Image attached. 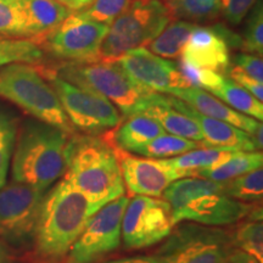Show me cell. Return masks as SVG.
Instances as JSON below:
<instances>
[{
    "instance_id": "cell-1",
    "label": "cell",
    "mask_w": 263,
    "mask_h": 263,
    "mask_svg": "<svg viewBox=\"0 0 263 263\" xmlns=\"http://www.w3.org/2000/svg\"><path fill=\"white\" fill-rule=\"evenodd\" d=\"M62 178L87 197L97 211L124 195L116 147L108 136H71Z\"/></svg>"
},
{
    "instance_id": "cell-2",
    "label": "cell",
    "mask_w": 263,
    "mask_h": 263,
    "mask_svg": "<svg viewBox=\"0 0 263 263\" xmlns=\"http://www.w3.org/2000/svg\"><path fill=\"white\" fill-rule=\"evenodd\" d=\"M97 210L61 178L43 199L33 250L43 263L62 262Z\"/></svg>"
},
{
    "instance_id": "cell-3",
    "label": "cell",
    "mask_w": 263,
    "mask_h": 263,
    "mask_svg": "<svg viewBox=\"0 0 263 263\" xmlns=\"http://www.w3.org/2000/svg\"><path fill=\"white\" fill-rule=\"evenodd\" d=\"M71 134L34 118L20 124L12 153L11 174L16 183L47 192L66 171V149Z\"/></svg>"
},
{
    "instance_id": "cell-4",
    "label": "cell",
    "mask_w": 263,
    "mask_h": 263,
    "mask_svg": "<svg viewBox=\"0 0 263 263\" xmlns=\"http://www.w3.org/2000/svg\"><path fill=\"white\" fill-rule=\"evenodd\" d=\"M162 196L172 209L174 224L179 222L211 227L235 224L248 217L254 207L229 197L222 183L201 177L176 180Z\"/></svg>"
},
{
    "instance_id": "cell-5",
    "label": "cell",
    "mask_w": 263,
    "mask_h": 263,
    "mask_svg": "<svg viewBox=\"0 0 263 263\" xmlns=\"http://www.w3.org/2000/svg\"><path fill=\"white\" fill-rule=\"evenodd\" d=\"M51 68L62 80L108 99L124 117L139 114L150 95L155 93L138 84L117 60L68 62L58 71Z\"/></svg>"
},
{
    "instance_id": "cell-6",
    "label": "cell",
    "mask_w": 263,
    "mask_h": 263,
    "mask_svg": "<svg viewBox=\"0 0 263 263\" xmlns=\"http://www.w3.org/2000/svg\"><path fill=\"white\" fill-rule=\"evenodd\" d=\"M0 97L22 108L34 120L57 127L71 136L76 134L54 88L35 66L11 64L2 67Z\"/></svg>"
},
{
    "instance_id": "cell-7",
    "label": "cell",
    "mask_w": 263,
    "mask_h": 263,
    "mask_svg": "<svg viewBox=\"0 0 263 263\" xmlns=\"http://www.w3.org/2000/svg\"><path fill=\"white\" fill-rule=\"evenodd\" d=\"M173 21L164 0H130L111 24L99 50V60L114 61L127 51L145 47Z\"/></svg>"
},
{
    "instance_id": "cell-8",
    "label": "cell",
    "mask_w": 263,
    "mask_h": 263,
    "mask_svg": "<svg viewBox=\"0 0 263 263\" xmlns=\"http://www.w3.org/2000/svg\"><path fill=\"white\" fill-rule=\"evenodd\" d=\"M34 66V65H33ZM35 68L54 88L74 129L87 136H103L122 121L118 108L97 91L84 89L55 74L50 66L37 65Z\"/></svg>"
},
{
    "instance_id": "cell-9",
    "label": "cell",
    "mask_w": 263,
    "mask_h": 263,
    "mask_svg": "<svg viewBox=\"0 0 263 263\" xmlns=\"http://www.w3.org/2000/svg\"><path fill=\"white\" fill-rule=\"evenodd\" d=\"M232 235L221 227L179 222L156 250L160 263H226Z\"/></svg>"
},
{
    "instance_id": "cell-10",
    "label": "cell",
    "mask_w": 263,
    "mask_h": 263,
    "mask_svg": "<svg viewBox=\"0 0 263 263\" xmlns=\"http://www.w3.org/2000/svg\"><path fill=\"white\" fill-rule=\"evenodd\" d=\"M45 193L16 182L0 188V239L9 249L33 246Z\"/></svg>"
},
{
    "instance_id": "cell-11",
    "label": "cell",
    "mask_w": 263,
    "mask_h": 263,
    "mask_svg": "<svg viewBox=\"0 0 263 263\" xmlns=\"http://www.w3.org/2000/svg\"><path fill=\"white\" fill-rule=\"evenodd\" d=\"M127 196L112 200L94 213L65 257V263H98L121 246Z\"/></svg>"
},
{
    "instance_id": "cell-12",
    "label": "cell",
    "mask_w": 263,
    "mask_h": 263,
    "mask_svg": "<svg viewBox=\"0 0 263 263\" xmlns=\"http://www.w3.org/2000/svg\"><path fill=\"white\" fill-rule=\"evenodd\" d=\"M110 26L80 17L74 12L35 44L44 52L71 62L99 61L100 45Z\"/></svg>"
},
{
    "instance_id": "cell-13",
    "label": "cell",
    "mask_w": 263,
    "mask_h": 263,
    "mask_svg": "<svg viewBox=\"0 0 263 263\" xmlns=\"http://www.w3.org/2000/svg\"><path fill=\"white\" fill-rule=\"evenodd\" d=\"M174 226L172 209L166 200L136 195L123 213V245L129 250L150 248L163 241Z\"/></svg>"
},
{
    "instance_id": "cell-14",
    "label": "cell",
    "mask_w": 263,
    "mask_h": 263,
    "mask_svg": "<svg viewBox=\"0 0 263 263\" xmlns=\"http://www.w3.org/2000/svg\"><path fill=\"white\" fill-rule=\"evenodd\" d=\"M115 147L124 186H127L129 194L160 197L173 182L186 178V174L171 166L167 159L134 156L116 145Z\"/></svg>"
},
{
    "instance_id": "cell-15",
    "label": "cell",
    "mask_w": 263,
    "mask_h": 263,
    "mask_svg": "<svg viewBox=\"0 0 263 263\" xmlns=\"http://www.w3.org/2000/svg\"><path fill=\"white\" fill-rule=\"evenodd\" d=\"M117 61L138 84L155 93L168 94L173 89L190 88L176 62L157 57L144 47L127 51Z\"/></svg>"
},
{
    "instance_id": "cell-16",
    "label": "cell",
    "mask_w": 263,
    "mask_h": 263,
    "mask_svg": "<svg viewBox=\"0 0 263 263\" xmlns=\"http://www.w3.org/2000/svg\"><path fill=\"white\" fill-rule=\"evenodd\" d=\"M170 97L173 106L192 118L197 124L202 136L200 146L234 151H258L249 133L223 121L203 116L178 98H174L172 95Z\"/></svg>"
},
{
    "instance_id": "cell-17",
    "label": "cell",
    "mask_w": 263,
    "mask_h": 263,
    "mask_svg": "<svg viewBox=\"0 0 263 263\" xmlns=\"http://www.w3.org/2000/svg\"><path fill=\"white\" fill-rule=\"evenodd\" d=\"M180 58L222 76L226 74L230 66L229 45L216 26H196L184 45Z\"/></svg>"
},
{
    "instance_id": "cell-18",
    "label": "cell",
    "mask_w": 263,
    "mask_h": 263,
    "mask_svg": "<svg viewBox=\"0 0 263 263\" xmlns=\"http://www.w3.org/2000/svg\"><path fill=\"white\" fill-rule=\"evenodd\" d=\"M168 95L178 98L179 100L186 103L203 116L223 121V122L235 126L239 129H242L249 133L251 138L262 127V123L259 121L233 110L215 95L203 89H199V88L173 89L170 91Z\"/></svg>"
},
{
    "instance_id": "cell-19",
    "label": "cell",
    "mask_w": 263,
    "mask_h": 263,
    "mask_svg": "<svg viewBox=\"0 0 263 263\" xmlns=\"http://www.w3.org/2000/svg\"><path fill=\"white\" fill-rule=\"evenodd\" d=\"M139 114L156 120L166 133L201 143L202 136L197 124L173 106L168 94L153 93L143 105Z\"/></svg>"
},
{
    "instance_id": "cell-20",
    "label": "cell",
    "mask_w": 263,
    "mask_h": 263,
    "mask_svg": "<svg viewBox=\"0 0 263 263\" xmlns=\"http://www.w3.org/2000/svg\"><path fill=\"white\" fill-rule=\"evenodd\" d=\"M166 133L156 120L146 115L136 114L122 118L121 123L107 136L110 140L121 150L134 154L161 134Z\"/></svg>"
},
{
    "instance_id": "cell-21",
    "label": "cell",
    "mask_w": 263,
    "mask_h": 263,
    "mask_svg": "<svg viewBox=\"0 0 263 263\" xmlns=\"http://www.w3.org/2000/svg\"><path fill=\"white\" fill-rule=\"evenodd\" d=\"M18 3L24 9L29 39L33 42L57 28L73 12L55 0H18Z\"/></svg>"
},
{
    "instance_id": "cell-22",
    "label": "cell",
    "mask_w": 263,
    "mask_h": 263,
    "mask_svg": "<svg viewBox=\"0 0 263 263\" xmlns=\"http://www.w3.org/2000/svg\"><path fill=\"white\" fill-rule=\"evenodd\" d=\"M263 156L261 151H235L222 163L201 171H197L195 177L223 183L242 176V174L261 168Z\"/></svg>"
},
{
    "instance_id": "cell-23",
    "label": "cell",
    "mask_w": 263,
    "mask_h": 263,
    "mask_svg": "<svg viewBox=\"0 0 263 263\" xmlns=\"http://www.w3.org/2000/svg\"><path fill=\"white\" fill-rule=\"evenodd\" d=\"M233 248L241 250L263 263V224L262 206H254L249 216L238 222L235 230L230 233Z\"/></svg>"
},
{
    "instance_id": "cell-24",
    "label": "cell",
    "mask_w": 263,
    "mask_h": 263,
    "mask_svg": "<svg viewBox=\"0 0 263 263\" xmlns=\"http://www.w3.org/2000/svg\"><path fill=\"white\" fill-rule=\"evenodd\" d=\"M196 26L194 22L173 20L144 48H147L150 52L160 58L179 59L182 57L184 45Z\"/></svg>"
},
{
    "instance_id": "cell-25",
    "label": "cell",
    "mask_w": 263,
    "mask_h": 263,
    "mask_svg": "<svg viewBox=\"0 0 263 263\" xmlns=\"http://www.w3.org/2000/svg\"><path fill=\"white\" fill-rule=\"evenodd\" d=\"M212 95L222 100L223 103L232 107L233 110L245 115L251 118H255L261 122L263 120V105L262 101L250 94L248 90L240 87L234 81L223 80L222 84L215 90L211 91Z\"/></svg>"
},
{
    "instance_id": "cell-26",
    "label": "cell",
    "mask_w": 263,
    "mask_h": 263,
    "mask_svg": "<svg viewBox=\"0 0 263 263\" xmlns=\"http://www.w3.org/2000/svg\"><path fill=\"white\" fill-rule=\"evenodd\" d=\"M233 153L235 151L200 146L197 149L183 154V155L167 159V161L174 168L185 173L186 177H195L197 171L210 168V167L222 163L223 161L229 159Z\"/></svg>"
},
{
    "instance_id": "cell-27",
    "label": "cell",
    "mask_w": 263,
    "mask_h": 263,
    "mask_svg": "<svg viewBox=\"0 0 263 263\" xmlns=\"http://www.w3.org/2000/svg\"><path fill=\"white\" fill-rule=\"evenodd\" d=\"M45 52L31 39L0 35V67L11 64L43 65Z\"/></svg>"
},
{
    "instance_id": "cell-28",
    "label": "cell",
    "mask_w": 263,
    "mask_h": 263,
    "mask_svg": "<svg viewBox=\"0 0 263 263\" xmlns=\"http://www.w3.org/2000/svg\"><path fill=\"white\" fill-rule=\"evenodd\" d=\"M197 147H200V143L170 133H163L146 143L144 146L139 147L134 154L149 157V159L166 160L183 155V154L197 149Z\"/></svg>"
},
{
    "instance_id": "cell-29",
    "label": "cell",
    "mask_w": 263,
    "mask_h": 263,
    "mask_svg": "<svg viewBox=\"0 0 263 263\" xmlns=\"http://www.w3.org/2000/svg\"><path fill=\"white\" fill-rule=\"evenodd\" d=\"M173 20L189 22L212 21L221 14L222 0H164Z\"/></svg>"
},
{
    "instance_id": "cell-30",
    "label": "cell",
    "mask_w": 263,
    "mask_h": 263,
    "mask_svg": "<svg viewBox=\"0 0 263 263\" xmlns=\"http://www.w3.org/2000/svg\"><path fill=\"white\" fill-rule=\"evenodd\" d=\"M222 184L227 195L236 201L257 203L263 196V170L261 167Z\"/></svg>"
},
{
    "instance_id": "cell-31",
    "label": "cell",
    "mask_w": 263,
    "mask_h": 263,
    "mask_svg": "<svg viewBox=\"0 0 263 263\" xmlns=\"http://www.w3.org/2000/svg\"><path fill=\"white\" fill-rule=\"evenodd\" d=\"M18 120L11 111L0 107V188L6 184L14 153Z\"/></svg>"
},
{
    "instance_id": "cell-32",
    "label": "cell",
    "mask_w": 263,
    "mask_h": 263,
    "mask_svg": "<svg viewBox=\"0 0 263 263\" xmlns=\"http://www.w3.org/2000/svg\"><path fill=\"white\" fill-rule=\"evenodd\" d=\"M0 35L29 39L26 16L18 0H0Z\"/></svg>"
},
{
    "instance_id": "cell-33",
    "label": "cell",
    "mask_w": 263,
    "mask_h": 263,
    "mask_svg": "<svg viewBox=\"0 0 263 263\" xmlns=\"http://www.w3.org/2000/svg\"><path fill=\"white\" fill-rule=\"evenodd\" d=\"M130 0H93L84 9L73 11L82 18L111 26V24L127 8Z\"/></svg>"
},
{
    "instance_id": "cell-34",
    "label": "cell",
    "mask_w": 263,
    "mask_h": 263,
    "mask_svg": "<svg viewBox=\"0 0 263 263\" xmlns=\"http://www.w3.org/2000/svg\"><path fill=\"white\" fill-rule=\"evenodd\" d=\"M177 67H178L184 80L188 82L190 88H199V89H203L209 93L218 88L224 80V76L218 73V72L199 67V66L183 60L182 58H179V61L177 62Z\"/></svg>"
},
{
    "instance_id": "cell-35",
    "label": "cell",
    "mask_w": 263,
    "mask_h": 263,
    "mask_svg": "<svg viewBox=\"0 0 263 263\" xmlns=\"http://www.w3.org/2000/svg\"><path fill=\"white\" fill-rule=\"evenodd\" d=\"M241 50L250 54H263V9L262 0L254 5L241 38Z\"/></svg>"
},
{
    "instance_id": "cell-36",
    "label": "cell",
    "mask_w": 263,
    "mask_h": 263,
    "mask_svg": "<svg viewBox=\"0 0 263 263\" xmlns=\"http://www.w3.org/2000/svg\"><path fill=\"white\" fill-rule=\"evenodd\" d=\"M233 66L238 67L252 80L263 83V59L259 55L240 52L233 58Z\"/></svg>"
},
{
    "instance_id": "cell-37",
    "label": "cell",
    "mask_w": 263,
    "mask_h": 263,
    "mask_svg": "<svg viewBox=\"0 0 263 263\" xmlns=\"http://www.w3.org/2000/svg\"><path fill=\"white\" fill-rule=\"evenodd\" d=\"M256 3L257 0H222L221 14L229 24L239 25Z\"/></svg>"
},
{
    "instance_id": "cell-38",
    "label": "cell",
    "mask_w": 263,
    "mask_h": 263,
    "mask_svg": "<svg viewBox=\"0 0 263 263\" xmlns=\"http://www.w3.org/2000/svg\"><path fill=\"white\" fill-rule=\"evenodd\" d=\"M226 74H228L230 80L238 83L240 87L248 90L250 94L254 95L257 100H263V83H259V82L252 80L251 77H249L248 74H245L244 72L239 70L235 66H229Z\"/></svg>"
},
{
    "instance_id": "cell-39",
    "label": "cell",
    "mask_w": 263,
    "mask_h": 263,
    "mask_svg": "<svg viewBox=\"0 0 263 263\" xmlns=\"http://www.w3.org/2000/svg\"><path fill=\"white\" fill-rule=\"evenodd\" d=\"M226 263H259V262L256 258L252 257V256L245 254V252L241 251V250L233 249Z\"/></svg>"
},
{
    "instance_id": "cell-40",
    "label": "cell",
    "mask_w": 263,
    "mask_h": 263,
    "mask_svg": "<svg viewBox=\"0 0 263 263\" xmlns=\"http://www.w3.org/2000/svg\"><path fill=\"white\" fill-rule=\"evenodd\" d=\"M104 263H160L155 255L154 256H132V257H123L112 259Z\"/></svg>"
},
{
    "instance_id": "cell-41",
    "label": "cell",
    "mask_w": 263,
    "mask_h": 263,
    "mask_svg": "<svg viewBox=\"0 0 263 263\" xmlns=\"http://www.w3.org/2000/svg\"><path fill=\"white\" fill-rule=\"evenodd\" d=\"M55 2L65 5L66 8L72 10V11H78V10L84 9L85 6L89 5L93 0H55Z\"/></svg>"
},
{
    "instance_id": "cell-42",
    "label": "cell",
    "mask_w": 263,
    "mask_h": 263,
    "mask_svg": "<svg viewBox=\"0 0 263 263\" xmlns=\"http://www.w3.org/2000/svg\"><path fill=\"white\" fill-rule=\"evenodd\" d=\"M11 252H10V249L6 246L3 240L0 239V263H11Z\"/></svg>"
}]
</instances>
